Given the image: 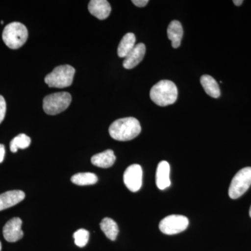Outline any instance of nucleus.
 Returning a JSON list of instances; mask_svg holds the SVG:
<instances>
[{"instance_id": "2eb2a0df", "label": "nucleus", "mask_w": 251, "mask_h": 251, "mask_svg": "<svg viewBox=\"0 0 251 251\" xmlns=\"http://www.w3.org/2000/svg\"><path fill=\"white\" fill-rule=\"evenodd\" d=\"M168 39L171 41L172 46L174 49H177L181 45L184 31L181 23L178 21H173L170 23L167 29Z\"/></svg>"}, {"instance_id": "4468645a", "label": "nucleus", "mask_w": 251, "mask_h": 251, "mask_svg": "<svg viewBox=\"0 0 251 251\" xmlns=\"http://www.w3.org/2000/svg\"><path fill=\"white\" fill-rule=\"evenodd\" d=\"M116 161L114 151L111 150H108L103 152L97 153L92 157V164L99 168H108L113 166Z\"/></svg>"}, {"instance_id": "393cba45", "label": "nucleus", "mask_w": 251, "mask_h": 251, "mask_svg": "<svg viewBox=\"0 0 251 251\" xmlns=\"http://www.w3.org/2000/svg\"><path fill=\"white\" fill-rule=\"evenodd\" d=\"M243 2H244L243 0H234L233 1L234 4L237 6H241V5L243 4Z\"/></svg>"}, {"instance_id": "5701e85b", "label": "nucleus", "mask_w": 251, "mask_h": 251, "mask_svg": "<svg viewBox=\"0 0 251 251\" xmlns=\"http://www.w3.org/2000/svg\"><path fill=\"white\" fill-rule=\"evenodd\" d=\"M132 3L138 7H144L148 4L149 1L148 0H133Z\"/></svg>"}, {"instance_id": "9b49d317", "label": "nucleus", "mask_w": 251, "mask_h": 251, "mask_svg": "<svg viewBox=\"0 0 251 251\" xmlns=\"http://www.w3.org/2000/svg\"><path fill=\"white\" fill-rule=\"evenodd\" d=\"M88 10L92 16L99 20H105L110 16L112 9L106 0H92L89 3Z\"/></svg>"}, {"instance_id": "6ab92c4d", "label": "nucleus", "mask_w": 251, "mask_h": 251, "mask_svg": "<svg viewBox=\"0 0 251 251\" xmlns=\"http://www.w3.org/2000/svg\"><path fill=\"white\" fill-rule=\"evenodd\" d=\"M98 181L97 175L92 173H81L74 175L72 181L78 186H88L95 184Z\"/></svg>"}, {"instance_id": "20e7f679", "label": "nucleus", "mask_w": 251, "mask_h": 251, "mask_svg": "<svg viewBox=\"0 0 251 251\" xmlns=\"http://www.w3.org/2000/svg\"><path fill=\"white\" fill-rule=\"evenodd\" d=\"M75 73V69L72 66H59L46 75L45 82L50 87L65 88L72 85Z\"/></svg>"}, {"instance_id": "ddd939ff", "label": "nucleus", "mask_w": 251, "mask_h": 251, "mask_svg": "<svg viewBox=\"0 0 251 251\" xmlns=\"http://www.w3.org/2000/svg\"><path fill=\"white\" fill-rule=\"evenodd\" d=\"M170 172L171 167L168 162L163 161L158 163L156 170V183L157 187L160 190L166 189L171 186Z\"/></svg>"}, {"instance_id": "f8f14e48", "label": "nucleus", "mask_w": 251, "mask_h": 251, "mask_svg": "<svg viewBox=\"0 0 251 251\" xmlns=\"http://www.w3.org/2000/svg\"><path fill=\"white\" fill-rule=\"evenodd\" d=\"M25 197V194L22 191H7L0 195V211L4 210L21 202Z\"/></svg>"}, {"instance_id": "b1692460", "label": "nucleus", "mask_w": 251, "mask_h": 251, "mask_svg": "<svg viewBox=\"0 0 251 251\" xmlns=\"http://www.w3.org/2000/svg\"><path fill=\"white\" fill-rule=\"evenodd\" d=\"M5 156V148L4 145L0 144V163H2L4 161Z\"/></svg>"}, {"instance_id": "423d86ee", "label": "nucleus", "mask_w": 251, "mask_h": 251, "mask_svg": "<svg viewBox=\"0 0 251 251\" xmlns=\"http://www.w3.org/2000/svg\"><path fill=\"white\" fill-rule=\"evenodd\" d=\"M251 185V167L240 170L234 175L229 188L231 199H237L247 192Z\"/></svg>"}, {"instance_id": "a878e982", "label": "nucleus", "mask_w": 251, "mask_h": 251, "mask_svg": "<svg viewBox=\"0 0 251 251\" xmlns=\"http://www.w3.org/2000/svg\"><path fill=\"white\" fill-rule=\"evenodd\" d=\"M249 214H250V216L251 217V208H250V211H249Z\"/></svg>"}, {"instance_id": "bb28decb", "label": "nucleus", "mask_w": 251, "mask_h": 251, "mask_svg": "<svg viewBox=\"0 0 251 251\" xmlns=\"http://www.w3.org/2000/svg\"><path fill=\"white\" fill-rule=\"evenodd\" d=\"M1 251V242H0V251Z\"/></svg>"}, {"instance_id": "f3484780", "label": "nucleus", "mask_w": 251, "mask_h": 251, "mask_svg": "<svg viewBox=\"0 0 251 251\" xmlns=\"http://www.w3.org/2000/svg\"><path fill=\"white\" fill-rule=\"evenodd\" d=\"M135 36L133 33H127L122 38L120 44H119L118 49H117V54L120 57L125 58L130 51L133 49L135 45Z\"/></svg>"}, {"instance_id": "7ed1b4c3", "label": "nucleus", "mask_w": 251, "mask_h": 251, "mask_svg": "<svg viewBox=\"0 0 251 251\" xmlns=\"http://www.w3.org/2000/svg\"><path fill=\"white\" fill-rule=\"evenodd\" d=\"M28 38L27 27L18 22L10 23L4 27L2 39L9 49H18L22 47Z\"/></svg>"}, {"instance_id": "1a4fd4ad", "label": "nucleus", "mask_w": 251, "mask_h": 251, "mask_svg": "<svg viewBox=\"0 0 251 251\" xmlns=\"http://www.w3.org/2000/svg\"><path fill=\"white\" fill-rule=\"evenodd\" d=\"M22 220L18 217L13 218L8 221L3 227V235L4 239L9 242H16L22 239Z\"/></svg>"}, {"instance_id": "aec40b11", "label": "nucleus", "mask_w": 251, "mask_h": 251, "mask_svg": "<svg viewBox=\"0 0 251 251\" xmlns=\"http://www.w3.org/2000/svg\"><path fill=\"white\" fill-rule=\"evenodd\" d=\"M31 139L29 137L24 133L17 135L10 143V150L13 153L17 152L18 149L27 148L30 145Z\"/></svg>"}, {"instance_id": "4be33fe9", "label": "nucleus", "mask_w": 251, "mask_h": 251, "mask_svg": "<svg viewBox=\"0 0 251 251\" xmlns=\"http://www.w3.org/2000/svg\"><path fill=\"white\" fill-rule=\"evenodd\" d=\"M6 111V104L2 96L0 95V124L4 120Z\"/></svg>"}, {"instance_id": "9d476101", "label": "nucleus", "mask_w": 251, "mask_h": 251, "mask_svg": "<svg viewBox=\"0 0 251 251\" xmlns=\"http://www.w3.org/2000/svg\"><path fill=\"white\" fill-rule=\"evenodd\" d=\"M145 52H146V47L145 44L142 43L137 44L125 57L123 67L126 69H133L142 62L145 57Z\"/></svg>"}, {"instance_id": "dca6fc26", "label": "nucleus", "mask_w": 251, "mask_h": 251, "mask_svg": "<svg viewBox=\"0 0 251 251\" xmlns=\"http://www.w3.org/2000/svg\"><path fill=\"white\" fill-rule=\"evenodd\" d=\"M201 83L206 93L212 98L218 99L221 96L219 84L211 75H202L201 78Z\"/></svg>"}, {"instance_id": "412c9836", "label": "nucleus", "mask_w": 251, "mask_h": 251, "mask_svg": "<svg viewBox=\"0 0 251 251\" xmlns=\"http://www.w3.org/2000/svg\"><path fill=\"white\" fill-rule=\"evenodd\" d=\"M90 233L85 229H80L74 234V240L77 247H85L88 243Z\"/></svg>"}, {"instance_id": "a211bd4d", "label": "nucleus", "mask_w": 251, "mask_h": 251, "mask_svg": "<svg viewBox=\"0 0 251 251\" xmlns=\"http://www.w3.org/2000/svg\"><path fill=\"white\" fill-rule=\"evenodd\" d=\"M100 227L103 233L109 239L115 241L117 239L119 233L118 226L113 220L110 218H105L100 222Z\"/></svg>"}, {"instance_id": "39448f33", "label": "nucleus", "mask_w": 251, "mask_h": 251, "mask_svg": "<svg viewBox=\"0 0 251 251\" xmlns=\"http://www.w3.org/2000/svg\"><path fill=\"white\" fill-rule=\"evenodd\" d=\"M72 100V95L69 92H62L50 94L44 99L43 108L48 115H58L69 108Z\"/></svg>"}, {"instance_id": "f257e3e1", "label": "nucleus", "mask_w": 251, "mask_h": 251, "mask_svg": "<svg viewBox=\"0 0 251 251\" xmlns=\"http://www.w3.org/2000/svg\"><path fill=\"white\" fill-rule=\"evenodd\" d=\"M141 132L140 124L134 117L119 119L110 126L109 133L118 141H128L136 138Z\"/></svg>"}, {"instance_id": "0eeeda50", "label": "nucleus", "mask_w": 251, "mask_h": 251, "mask_svg": "<svg viewBox=\"0 0 251 251\" xmlns=\"http://www.w3.org/2000/svg\"><path fill=\"white\" fill-rule=\"evenodd\" d=\"M189 221L182 215H170L161 220L159 229L163 234L173 235L183 232L187 228Z\"/></svg>"}, {"instance_id": "f03ea898", "label": "nucleus", "mask_w": 251, "mask_h": 251, "mask_svg": "<svg viewBox=\"0 0 251 251\" xmlns=\"http://www.w3.org/2000/svg\"><path fill=\"white\" fill-rule=\"evenodd\" d=\"M177 97V87L171 80L159 81L150 90V98L151 100L161 107L175 103Z\"/></svg>"}, {"instance_id": "6e6552de", "label": "nucleus", "mask_w": 251, "mask_h": 251, "mask_svg": "<svg viewBox=\"0 0 251 251\" xmlns=\"http://www.w3.org/2000/svg\"><path fill=\"white\" fill-rule=\"evenodd\" d=\"M124 182L131 192L139 191L143 184V169L138 164L130 165L124 174Z\"/></svg>"}]
</instances>
